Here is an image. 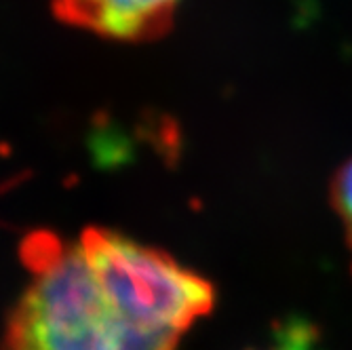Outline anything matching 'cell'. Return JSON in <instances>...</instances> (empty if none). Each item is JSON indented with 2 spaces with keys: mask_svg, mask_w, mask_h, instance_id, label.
Here are the masks:
<instances>
[{
  "mask_svg": "<svg viewBox=\"0 0 352 350\" xmlns=\"http://www.w3.org/2000/svg\"><path fill=\"white\" fill-rule=\"evenodd\" d=\"M21 260L30 283L0 350H177L215 304L207 278L108 228L76 241L36 230Z\"/></svg>",
  "mask_w": 352,
  "mask_h": 350,
  "instance_id": "6da1fadb",
  "label": "cell"
},
{
  "mask_svg": "<svg viewBox=\"0 0 352 350\" xmlns=\"http://www.w3.org/2000/svg\"><path fill=\"white\" fill-rule=\"evenodd\" d=\"M182 0H51L59 21L110 41L140 43L165 36Z\"/></svg>",
  "mask_w": 352,
  "mask_h": 350,
  "instance_id": "7a4b0ae2",
  "label": "cell"
},
{
  "mask_svg": "<svg viewBox=\"0 0 352 350\" xmlns=\"http://www.w3.org/2000/svg\"><path fill=\"white\" fill-rule=\"evenodd\" d=\"M331 203H333V209L342 221L346 243L352 251V158L346 161L333 175Z\"/></svg>",
  "mask_w": 352,
  "mask_h": 350,
  "instance_id": "3957f363",
  "label": "cell"
},
{
  "mask_svg": "<svg viewBox=\"0 0 352 350\" xmlns=\"http://www.w3.org/2000/svg\"><path fill=\"white\" fill-rule=\"evenodd\" d=\"M274 350H289V344H285V346H280V348H274Z\"/></svg>",
  "mask_w": 352,
  "mask_h": 350,
  "instance_id": "277c9868",
  "label": "cell"
}]
</instances>
